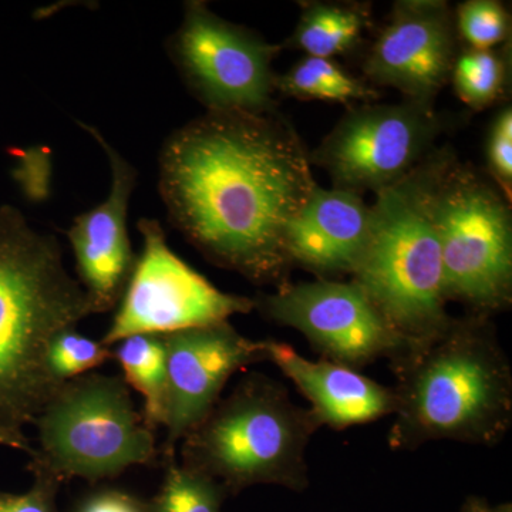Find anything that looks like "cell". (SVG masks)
I'll use <instances>...</instances> for the list:
<instances>
[{
	"instance_id": "cell-1",
	"label": "cell",
	"mask_w": 512,
	"mask_h": 512,
	"mask_svg": "<svg viewBox=\"0 0 512 512\" xmlns=\"http://www.w3.org/2000/svg\"><path fill=\"white\" fill-rule=\"evenodd\" d=\"M316 185L309 151L276 110L207 111L174 131L161 153L173 225L210 261L255 284L288 271L286 228Z\"/></svg>"
},
{
	"instance_id": "cell-2",
	"label": "cell",
	"mask_w": 512,
	"mask_h": 512,
	"mask_svg": "<svg viewBox=\"0 0 512 512\" xmlns=\"http://www.w3.org/2000/svg\"><path fill=\"white\" fill-rule=\"evenodd\" d=\"M397 409L390 447L429 441L495 446L512 423V373L493 323L473 315L393 360Z\"/></svg>"
},
{
	"instance_id": "cell-3",
	"label": "cell",
	"mask_w": 512,
	"mask_h": 512,
	"mask_svg": "<svg viewBox=\"0 0 512 512\" xmlns=\"http://www.w3.org/2000/svg\"><path fill=\"white\" fill-rule=\"evenodd\" d=\"M94 315L55 237L35 231L12 205L0 207V427L33 424L62 384L46 365L57 333Z\"/></svg>"
},
{
	"instance_id": "cell-4",
	"label": "cell",
	"mask_w": 512,
	"mask_h": 512,
	"mask_svg": "<svg viewBox=\"0 0 512 512\" xmlns=\"http://www.w3.org/2000/svg\"><path fill=\"white\" fill-rule=\"evenodd\" d=\"M437 147L399 183L377 192L372 224L352 274L407 350L436 338L454 322L446 309L433 200L453 156Z\"/></svg>"
},
{
	"instance_id": "cell-5",
	"label": "cell",
	"mask_w": 512,
	"mask_h": 512,
	"mask_svg": "<svg viewBox=\"0 0 512 512\" xmlns=\"http://www.w3.org/2000/svg\"><path fill=\"white\" fill-rule=\"evenodd\" d=\"M320 427L282 384L249 375L184 437L181 464L214 478L229 495L258 484L303 491L306 447Z\"/></svg>"
},
{
	"instance_id": "cell-6",
	"label": "cell",
	"mask_w": 512,
	"mask_h": 512,
	"mask_svg": "<svg viewBox=\"0 0 512 512\" xmlns=\"http://www.w3.org/2000/svg\"><path fill=\"white\" fill-rule=\"evenodd\" d=\"M33 424L39 440L28 466L33 477L99 483L157 461L154 431L123 377L89 373L63 383Z\"/></svg>"
},
{
	"instance_id": "cell-7",
	"label": "cell",
	"mask_w": 512,
	"mask_h": 512,
	"mask_svg": "<svg viewBox=\"0 0 512 512\" xmlns=\"http://www.w3.org/2000/svg\"><path fill=\"white\" fill-rule=\"evenodd\" d=\"M511 201L490 177L461 163L456 153L441 171L433 214L439 235L447 302L478 316L512 301Z\"/></svg>"
},
{
	"instance_id": "cell-8",
	"label": "cell",
	"mask_w": 512,
	"mask_h": 512,
	"mask_svg": "<svg viewBox=\"0 0 512 512\" xmlns=\"http://www.w3.org/2000/svg\"><path fill=\"white\" fill-rule=\"evenodd\" d=\"M143 251L101 343L113 348L136 335H170L228 322L255 309L254 299L222 292L168 247L156 220L138 221Z\"/></svg>"
},
{
	"instance_id": "cell-9",
	"label": "cell",
	"mask_w": 512,
	"mask_h": 512,
	"mask_svg": "<svg viewBox=\"0 0 512 512\" xmlns=\"http://www.w3.org/2000/svg\"><path fill=\"white\" fill-rule=\"evenodd\" d=\"M443 130L433 107L407 100L359 104L346 111L309 157L329 174L333 188L377 194L423 163Z\"/></svg>"
},
{
	"instance_id": "cell-10",
	"label": "cell",
	"mask_w": 512,
	"mask_h": 512,
	"mask_svg": "<svg viewBox=\"0 0 512 512\" xmlns=\"http://www.w3.org/2000/svg\"><path fill=\"white\" fill-rule=\"evenodd\" d=\"M282 46L215 15L207 3L188 2L171 39V55L185 82L208 111H275Z\"/></svg>"
},
{
	"instance_id": "cell-11",
	"label": "cell",
	"mask_w": 512,
	"mask_h": 512,
	"mask_svg": "<svg viewBox=\"0 0 512 512\" xmlns=\"http://www.w3.org/2000/svg\"><path fill=\"white\" fill-rule=\"evenodd\" d=\"M255 308L279 325L299 330L326 360L359 369L380 357L397 359L406 343L355 282L318 279L284 284L254 299Z\"/></svg>"
},
{
	"instance_id": "cell-12",
	"label": "cell",
	"mask_w": 512,
	"mask_h": 512,
	"mask_svg": "<svg viewBox=\"0 0 512 512\" xmlns=\"http://www.w3.org/2000/svg\"><path fill=\"white\" fill-rule=\"evenodd\" d=\"M458 45L454 10L447 2L399 0L367 53L365 80L373 87H393L407 101L433 107L450 82Z\"/></svg>"
},
{
	"instance_id": "cell-13",
	"label": "cell",
	"mask_w": 512,
	"mask_h": 512,
	"mask_svg": "<svg viewBox=\"0 0 512 512\" xmlns=\"http://www.w3.org/2000/svg\"><path fill=\"white\" fill-rule=\"evenodd\" d=\"M167 352L165 460L220 402L234 373L265 360L261 342L238 333L229 322L163 335Z\"/></svg>"
},
{
	"instance_id": "cell-14",
	"label": "cell",
	"mask_w": 512,
	"mask_h": 512,
	"mask_svg": "<svg viewBox=\"0 0 512 512\" xmlns=\"http://www.w3.org/2000/svg\"><path fill=\"white\" fill-rule=\"evenodd\" d=\"M80 126L99 141L111 170V187L106 200L80 214L67 231L80 285L89 296L96 315L110 312L119 305L136 265L127 215L137 173L133 165L100 136L99 130L87 124Z\"/></svg>"
},
{
	"instance_id": "cell-15",
	"label": "cell",
	"mask_w": 512,
	"mask_h": 512,
	"mask_svg": "<svg viewBox=\"0 0 512 512\" xmlns=\"http://www.w3.org/2000/svg\"><path fill=\"white\" fill-rule=\"evenodd\" d=\"M372 210L357 192L316 185L286 228L285 254L319 279L352 275L369 238Z\"/></svg>"
},
{
	"instance_id": "cell-16",
	"label": "cell",
	"mask_w": 512,
	"mask_h": 512,
	"mask_svg": "<svg viewBox=\"0 0 512 512\" xmlns=\"http://www.w3.org/2000/svg\"><path fill=\"white\" fill-rule=\"evenodd\" d=\"M265 360L274 363L311 403L320 426L342 430L394 414V389L377 383L352 367L330 360L306 359L292 346L262 340Z\"/></svg>"
},
{
	"instance_id": "cell-17",
	"label": "cell",
	"mask_w": 512,
	"mask_h": 512,
	"mask_svg": "<svg viewBox=\"0 0 512 512\" xmlns=\"http://www.w3.org/2000/svg\"><path fill=\"white\" fill-rule=\"evenodd\" d=\"M372 22L370 8L360 3H305L286 45L306 56L335 59L355 50Z\"/></svg>"
},
{
	"instance_id": "cell-18",
	"label": "cell",
	"mask_w": 512,
	"mask_h": 512,
	"mask_svg": "<svg viewBox=\"0 0 512 512\" xmlns=\"http://www.w3.org/2000/svg\"><path fill=\"white\" fill-rule=\"evenodd\" d=\"M123 380L143 396V419L151 431L164 427L167 352L161 335H136L114 345Z\"/></svg>"
},
{
	"instance_id": "cell-19",
	"label": "cell",
	"mask_w": 512,
	"mask_h": 512,
	"mask_svg": "<svg viewBox=\"0 0 512 512\" xmlns=\"http://www.w3.org/2000/svg\"><path fill=\"white\" fill-rule=\"evenodd\" d=\"M276 92L299 100L330 103H373L379 92L362 77L353 76L335 59L305 56L282 76H276Z\"/></svg>"
},
{
	"instance_id": "cell-20",
	"label": "cell",
	"mask_w": 512,
	"mask_h": 512,
	"mask_svg": "<svg viewBox=\"0 0 512 512\" xmlns=\"http://www.w3.org/2000/svg\"><path fill=\"white\" fill-rule=\"evenodd\" d=\"M504 47L458 53L450 80L458 99L470 109H487L503 96L510 67V53H505Z\"/></svg>"
},
{
	"instance_id": "cell-21",
	"label": "cell",
	"mask_w": 512,
	"mask_h": 512,
	"mask_svg": "<svg viewBox=\"0 0 512 512\" xmlns=\"http://www.w3.org/2000/svg\"><path fill=\"white\" fill-rule=\"evenodd\" d=\"M165 474L158 493L148 501L150 512H222L228 491L214 478L194 468L164 461Z\"/></svg>"
},
{
	"instance_id": "cell-22",
	"label": "cell",
	"mask_w": 512,
	"mask_h": 512,
	"mask_svg": "<svg viewBox=\"0 0 512 512\" xmlns=\"http://www.w3.org/2000/svg\"><path fill=\"white\" fill-rule=\"evenodd\" d=\"M111 359L113 348L69 328L57 333L50 342L46 365L55 382L63 384L89 375Z\"/></svg>"
},
{
	"instance_id": "cell-23",
	"label": "cell",
	"mask_w": 512,
	"mask_h": 512,
	"mask_svg": "<svg viewBox=\"0 0 512 512\" xmlns=\"http://www.w3.org/2000/svg\"><path fill=\"white\" fill-rule=\"evenodd\" d=\"M458 39L470 50H493L507 45L511 18L497 0H467L454 10Z\"/></svg>"
},
{
	"instance_id": "cell-24",
	"label": "cell",
	"mask_w": 512,
	"mask_h": 512,
	"mask_svg": "<svg viewBox=\"0 0 512 512\" xmlns=\"http://www.w3.org/2000/svg\"><path fill=\"white\" fill-rule=\"evenodd\" d=\"M487 168L491 180L511 201L512 110L504 107L495 117L487 137Z\"/></svg>"
},
{
	"instance_id": "cell-25",
	"label": "cell",
	"mask_w": 512,
	"mask_h": 512,
	"mask_svg": "<svg viewBox=\"0 0 512 512\" xmlns=\"http://www.w3.org/2000/svg\"><path fill=\"white\" fill-rule=\"evenodd\" d=\"M59 488L55 478L35 476V483L26 493L0 490V512H59L56 504Z\"/></svg>"
},
{
	"instance_id": "cell-26",
	"label": "cell",
	"mask_w": 512,
	"mask_h": 512,
	"mask_svg": "<svg viewBox=\"0 0 512 512\" xmlns=\"http://www.w3.org/2000/svg\"><path fill=\"white\" fill-rule=\"evenodd\" d=\"M73 512H150L148 501L119 488H100L84 495Z\"/></svg>"
},
{
	"instance_id": "cell-27",
	"label": "cell",
	"mask_w": 512,
	"mask_h": 512,
	"mask_svg": "<svg viewBox=\"0 0 512 512\" xmlns=\"http://www.w3.org/2000/svg\"><path fill=\"white\" fill-rule=\"evenodd\" d=\"M0 446L15 448V450L25 451L32 454L33 447L30 446L28 437L18 431L6 430L0 427Z\"/></svg>"
},
{
	"instance_id": "cell-28",
	"label": "cell",
	"mask_w": 512,
	"mask_h": 512,
	"mask_svg": "<svg viewBox=\"0 0 512 512\" xmlns=\"http://www.w3.org/2000/svg\"><path fill=\"white\" fill-rule=\"evenodd\" d=\"M461 512H512V505L510 503L491 505L484 498L470 497L464 503Z\"/></svg>"
}]
</instances>
